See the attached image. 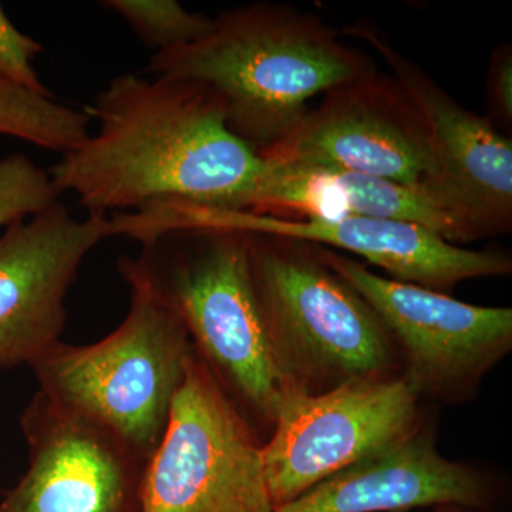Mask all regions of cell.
Wrapping results in <instances>:
<instances>
[{"label":"cell","mask_w":512,"mask_h":512,"mask_svg":"<svg viewBox=\"0 0 512 512\" xmlns=\"http://www.w3.org/2000/svg\"><path fill=\"white\" fill-rule=\"evenodd\" d=\"M114 235L113 215L79 218L60 201L0 234V372L30 367L62 340L80 265Z\"/></svg>","instance_id":"cell-12"},{"label":"cell","mask_w":512,"mask_h":512,"mask_svg":"<svg viewBox=\"0 0 512 512\" xmlns=\"http://www.w3.org/2000/svg\"><path fill=\"white\" fill-rule=\"evenodd\" d=\"M262 443L192 346L144 470L141 512H274Z\"/></svg>","instance_id":"cell-6"},{"label":"cell","mask_w":512,"mask_h":512,"mask_svg":"<svg viewBox=\"0 0 512 512\" xmlns=\"http://www.w3.org/2000/svg\"><path fill=\"white\" fill-rule=\"evenodd\" d=\"M49 171L23 154L0 158V227L33 217L60 201Z\"/></svg>","instance_id":"cell-18"},{"label":"cell","mask_w":512,"mask_h":512,"mask_svg":"<svg viewBox=\"0 0 512 512\" xmlns=\"http://www.w3.org/2000/svg\"><path fill=\"white\" fill-rule=\"evenodd\" d=\"M101 5L126 20L141 42L157 52L188 45L212 26V18L192 13L175 0H107Z\"/></svg>","instance_id":"cell-17"},{"label":"cell","mask_w":512,"mask_h":512,"mask_svg":"<svg viewBox=\"0 0 512 512\" xmlns=\"http://www.w3.org/2000/svg\"><path fill=\"white\" fill-rule=\"evenodd\" d=\"M168 231H231L325 245L365 258L393 281L450 291L470 279L507 276L510 255L458 247L406 222L348 215L340 220H286L276 215L177 204L165 210Z\"/></svg>","instance_id":"cell-11"},{"label":"cell","mask_w":512,"mask_h":512,"mask_svg":"<svg viewBox=\"0 0 512 512\" xmlns=\"http://www.w3.org/2000/svg\"><path fill=\"white\" fill-rule=\"evenodd\" d=\"M259 156L433 192L439 180L426 123L400 84L376 72L330 90L318 109L306 111L288 136Z\"/></svg>","instance_id":"cell-9"},{"label":"cell","mask_w":512,"mask_h":512,"mask_svg":"<svg viewBox=\"0 0 512 512\" xmlns=\"http://www.w3.org/2000/svg\"><path fill=\"white\" fill-rule=\"evenodd\" d=\"M431 512H480L474 510H468V508L461 507H436Z\"/></svg>","instance_id":"cell-21"},{"label":"cell","mask_w":512,"mask_h":512,"mask_svg":"<svg viewBox=\"0 0 512 512\" xmlns=\"http://www.w3.org/2000/svg\"><path fill=\"white\" fill-rule=\"evenodd\" d=\"M42 52V45L20 32L0 3V83L50 96L52 93L33 66Z\"/></svg>","instance_id":"cell-19"},{"label":"cell","mask_w":512,"mask_h":512,"mask_svg":"<svg viewBox=\"0 0 512 512\" xmlns=\"http://www.w3.org/2000/svg\"><path fill=\"white\" fill-rule=\"evenodd\" d=\"M319 248V247H318ZM392 335L402 376L420 400L470 402L512 350V309L470 305L443 292L393 281L349 256L319 248Z\"/></svg>","instance_id":"cell-8"},{"label":"cell","mask_w":512,"mask_h":512,"mask_svg":"<svg viewBox=\"0 0 512 512\" xmlns=\"http://www.w3.org/2000/svg\"><path fill=\"white\" fill-rule=\"evenodd\" d=\"M329 171L345 192L350 215L417 225L454 245L477 239L466 221L429 188L349 171Z\"/></svg>","instance_id":"cell-15"},{"label":"cell","mask_w":512,"mask_h":512,"mask_svg":"<svg viewBox=\"0 0 512 512\" xmlns=\"http://www.w3.org/2000/svg\"><path fill=\"white\" fill-rule=\"evenodd\" d=\"M420 406L402 375L352 380L320 394L286 390L262 443L274 510L412 439L427 424Z\"/></svg>","instance_id":"cell-7"},{"label":"cell","mask_w":512,"mask_h":512,"mask_svg":"<svg viewBox=\"0 0 512 512\" xmlns=\"http://www.w3.org/2000/svg\"><path fill=\"white\" fill-rule=\"evenodd\" d=\"M488 99L491 110L501 123L512 121V52L503 45L494 50L488 74Z\"/></svg>","instance_id":"cell-20"},{"label":"cell","mask_w":512,"mask_h":512,"mask_svg":"<svg viewBox=\"0 0 512 512\" xmlns=\"http://www.w3.org/2000/svg\"><path fill=\"white\" fill-rule=\"evenodd\" d=\"M245 235L284 392L320 394L352 380L402 375L382 318L329 268L316 245Z\"/></svg>","instance_id":"cell-5"},{"label":"cell","mask_w":512,"mask_h":512,"mask_svg":"<svg viewBox=\"0 0 512 512\" xmlns=\"http://www.w3.org/2000/svg\"><path fill=\"white\" fill-rule=\"evenodd\" d=\"M130 308L92 345L60 340L30 365L39 390L82 414L141 456L156 450L183 386L192 343L138 258L120 259Z\"/></svg>","instance_id":"cell-3"},{"label":"cell","mask_w":512,"mask_h":512,"mask_svg":"<svg viewBox=\"0 0 512 512\" xmlns=\"http://www.w3.org/2000/svg\"><path fill=\"white\" fill-rule=\"evenodd\" d=\"M373 47L429 130L439 164L434 192L477 238L505 232L512 220V144L491 121L464 109L379 29H350Z\"/></svg>","instance_id":"cell-13"},{"label":"cell","mask_w":512,"mask_h":512,"mask_svg":"<svg viewBox=\"0 0 512 512\" xmlns=\"http://www.w3.org/2000/svg\"><path fill=\"white\" fill-rule=\"evenodd\" d=\"M501 493L500 480L473 464L450 460L426 424L412 439L315 485L274 512H403L461 507L484 511Z\"/></svg>","instance_id":"cell-14"},{"label":"cell","mask_w":512,"mask_h":512,"mask_svg":"<svg viewBox=\"0 0 512 512\" xmlns=\"http://www.w3.org/2000/svg\"><path fill=\"white\" fill-rule=\"evenodd\" d=\"M137 258L259 439L271 434L285 389L256 298L247 235L165 232L144 242Z\"/></svg>","instance_id":"cell-4"},{"label":"cell","mask_w":512,"mask_h":512,"mask_svg":"<svg viewBox=\"0 0 512 512\" xmlns=\"http://www.w3.org/2000/svg\"><path fill=\"white\" fill-rule=\"evenodd\" d=\"M86 111L59 103L50 94L29 92L0 83V134L62 154L90 134Z\"/></svg>","instance_id":"cell-16"},{"label":"cell","mask_w":512,"mask_h":512,"mask_svg":"<svg viewBox=\"0 0 512 512\" xmlns=\"http://www.w3.org/2000/svg\"><path fill=\"white\" fill-rule=\"evenodd\" d=\"M84 111L96 133L47 171L87 215L171 204L239 211L264 170L220 101L195 83L120 74Z\"/></svg>","instance_id":"cell-1"},{"label":"cell","mask_w":512,"mask_h":512,"mask_svg":"<svg viewBox=\"0 0 512 512\" xmlns=\"http://www.w3.org/2000/svg\"><path fill=\"white\" fill-rule=\"evenodd\" d=\"M146 72L214 94L229 130L259 154L291 133L313 97L376 69L315 16L249 5L212 19L200 39L154 53Z\"/></svg>","instance_id":"cell-2"},{"label":"cell","mask_w":512,"mask_h":512,"mask_svg":"<svg viewBox=\"0 0 512 512\" xmlns=\"http://www.w3.org/2000/svg\"><path fill=\"white\" fill-rule=\"evenodd\" d=\"M29 464L0 512H141L147 458L37 390L20 416Z\"/></svg>","instance_id":"cell-10"}]
</instances>
